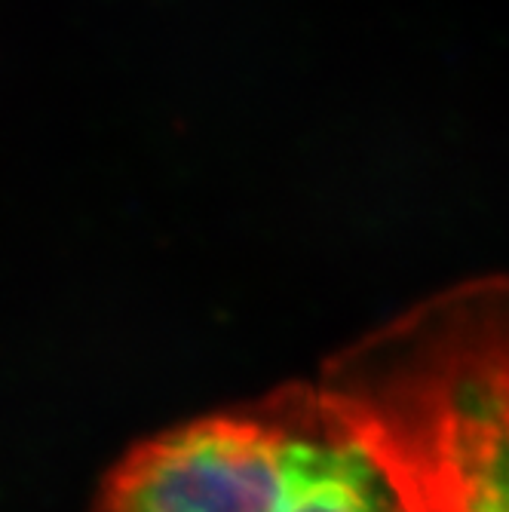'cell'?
Listing matches in <instances>:
<instances>
[{"label": "cell", "mask_w": 509, "mask_h": 512, "mask_svg": "<svg viewBox=\"0 0 509 512\" xmlns=\"http://www.w3.org/2000/svg\"><path fill=\"white\" fill-rule=\"evenodd\" d=\"M89 512H402L319 393L283 384L132 442Z\"/></svg>", "instance_id": "cell-2"}, {"label": "cell", "mask_w": 509, "mask_h": 512, "mask_svg": "<svg viewBox=\"0 0 509 512\" xmlns=\"http://www.w3.org/2000/svg\"><path fill=\"white\" fill-rule=\"evenodd\" d=\"M316 387L402 512H509V273L414 301L338 347Z\"/></svg>", "instance_id": "cell-1"}]
</instances>
